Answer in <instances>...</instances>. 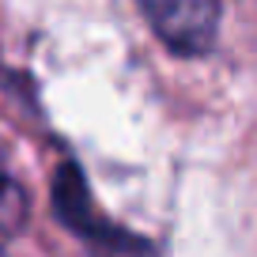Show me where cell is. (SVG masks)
I'll return each instance as SVG.
<instances>
[{
	"label": "cell",
	"mask_w": 257,
	"mask_h": 257,
	"mask_svg": "<svg viewBox=\"0 0 257 257\" xmlns=\"http://www.w3.org/2000/svg\"><path fill=\"white\" fill-rule=\"evenodd\" d=\"M163 46L182 57H204L219 34V0H137Z\"/></svg>",
	"instance_id": "obj_2"
},
{
	"label": "cell",
	"mask_w": 257,
	"mask_h": 257,
	"mask_svg": "<svg viewBox=\"0 0 257 257\" xmlns=\"http://www.w3.org/2000/svg\"><path fill=\"white\" fill-rule=\"evenodd\" d=\"M0 257H8V249H4V242H0Z\"/></svg>",
	"instance_id": "obj_4"
},
{
	"label": "cell",
	"mask_w": 257,
	"mask_h": 257,
	"mask_svg": "<svg viewBox=\"0 0 257 257\" xmlns=\"http://www.w3.org/2000/svg\"><path fill=\"white\" fill-rule=\"evenodd\" d=\"M27 212H31V201H27L19 178L8 170V163H4V155H0V234L23 231Z\"/></svg>",
	"instance_id": "obj_3"
},
{
	"label": "cell",
	"mask_w": 257,
	"mask_h": 257,
	"mask_svg": "<svg viewBox=\"0 0 257 257\" xmlns=\"http://www.w3.org/2000/svg\"><path fill=\"white\" fill-rule=\"evenodd\" d=\"M53 212L61 227L76 234L95 257H152V242L140 234L117 227L102 208L95 204L87 189V178L72 159H64L53 174Z\"/></svg>",
	"instance_id": "obj_1"
}]
</instances>
